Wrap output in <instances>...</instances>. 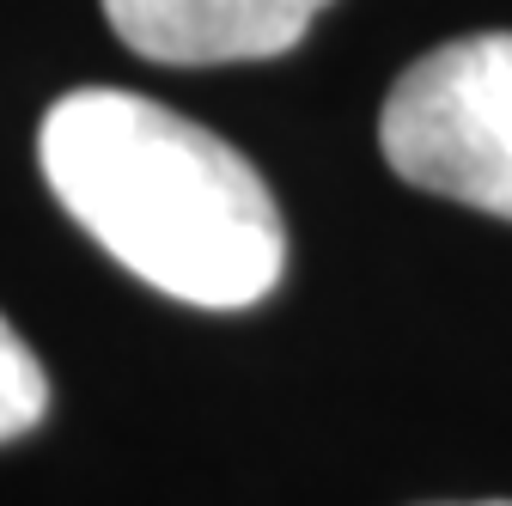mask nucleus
Here are the masks:
<instances>
[{"mask_svg": "<svg viewBox=\"0 0 512 506\" xmlns=\"http://www.w3.org/2000/svg\"><path fill=\"white\" fill-rule=\"evenodd\" d=\"M378 147L403 183L512 220V31L427 49L384 98Z\"/></svg>", "mask_w": 512, "mask_h": 506, "instance_id": "f03ea898", "label": "nucleus"}, {"mask_svg": "<svg viewBox=\"0 0 512 506\" xmlns=\"http://www.w3.org/2000/svg\"><path fill=\"white\" fill-rule=\"evenodd\" d=\"M330 0H104L110 31L171 68L263 61L293 49Z\"/></svg>", "mask_w": 512, "mask_h": 506, "instance_id": "7ed1b4c3", "label": "nucleus"}, {"mask_svg": "<svg viewBox=\"0 0 512 506\" xmlns=\"http://www.w3.org/2000/svg\"><path fill=\"white\" fill-rule=\"evenodd\" d=\"M494 506H506V500H494Z\"/></svg>", "mask_w": 512, "mask_h": 506, "instance_id": "39448f33", "label": "nucleus"}, {"mask_svg": "<svg viewBox=\"0 0 512 506\" xmlns=\"http://www.w3.org/2000/svg\"><path fill=\"white\" fill-rule=\"evenodd\" d=\"M37 159L55 202L128 275L183 305H256L287 269L263 171L147 92L86 86L55 98Z\"/></svg>", "mask_w": 512, "mask_h": 506, "instance_id": "f257e3e1", "label": "nucleus"}, {"mask_svg": "<svg viewBox=\"0 0 512 506\" xmlns=\"http://www.w3.org/2000/svg\"><path fill=\"white\" fill-rule=\"evenodd\" d=\"M49 409V378L31 354V342L0 318V446L19 433H31Z\"/></svg>", "mask_w": 512, "mask_h": 506, "instance_id": "20e7f679", "label": "nucleus"}]
</instances>
